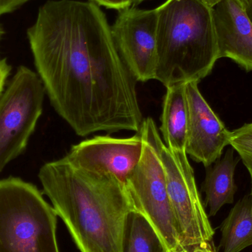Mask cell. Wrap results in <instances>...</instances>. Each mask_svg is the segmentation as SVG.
Here are the masks:
<instances>
[{
    "instance_id": "11",
    "label": "cell",
    "mask_w": 252,
    "mask_h": 252,
    "mask_svg": "<svg viewBox=\"0 0 252 252\" xmlns=\"http://www.w3.org/2000/svg\"><path fill=\"white\" fill-rule=\"evenodd\" d=\"M219 58L252 72V23L240 0H223L213 8Z\"/></svg>"
},
{
    "instance_id": "17",
    "label": "cell",
    "mask_w": 252,
    "mask_h": 252,
    "mask_svg": "<svg viewBox=\"0 0 252 252\" xmlns=\"http://www.w3.org/2000/svg\"><path fill=\"white\" fill-rule=\"evenodd\" d=\"M97 5L103 6L106 8L121 10L127 8L133 4L132 0H90Z\"/></svg>"
},
{
    "instance_id": "8",
    "label": "cell",
    "mask_w": 252,
    "mask_h": 252,
    "mask_svg": "<svg viewBox=\"0 0 252 252\" xmlns=\"http://www.w3.org/2000/svg\"><path fill=\"white\" fill-rule=\"evenodd\" d=\"M117 49L135 79L155 80L157 64V9L120 10L111 27Z\"/></svg>"
},
{
    "instance_id": "22",
    "label": "cell",
    "mask_w": 252,
    "mask_h": 252,
    "mask_svg": "<svg viewBox=\"0 0 252 252\" xmlns=\"http://www.w3.org/2000/svg\"><path fill=\"white\" fill-rule=\"evenodd\" d=\"M200 1L205 4L206 5L208 6V7L213 8L216 4H219L223 0H200Z\"/></svg>"
},
{
    "instance_id": "2",
    "label": "cell",
    "mask_w": 252,
    "mask_h": 252,
    "mask_svg": "<svg viewBox=\"0 0 252 252\" xmlns=\"http://www.w3.org/2000/svg\"><path fill=\"white\" fill-rule=\"evenodd\" d=\"M38 179L80 252H121L133 207L116 178L83 170L63 157L45 163Z\"/></svg>"
},
{
    "instance_id": "21",
    "label": "cell",
    "mask_w": 252,
    "mask_h": 252,
    "mask_svg": "<svg viewBox=\"0 0 252 252\" xmlns=\"http://www.w3.org/2000/svg\"><path fill=\"white\" fill-rule=\"evenodd\" d=\"M244 10L252 23V0H246L244 3Z\"/></svg>"
},
{
    "instance_id": "1",
    "label": "cell",
    "mask_w": 252,
    "mask_h": 252,
    "mask_svg": "<svg viewBox=\"0 0 252 252\" xmlns=\"http://www.w3.org/2000/svg\"><path fill=\"white\" fill-rule=\"evenodd\" d=\"M50 103L77 135L140 130L136 83L93 1L49 0L27 31Z\"/></svg>"
},
{
    "instance_id": "7",
    "label": "cell",
    "mask_w": 252,
    "mask_h": 252,
    "mask_svg": "<svg viewBox=\"0 0 252 252\" xmlns=\"http://www.w3.org/2000/svg\"><path fill=\"white\" fill-rule=\"evenodd\" d=\"M160 156L181 248L210 244L215 230L209 220L186 151H173L162 139Z\"/></svg>"
},
{
    "instance_id": "26",
    "label": "cell",
    "mask_w": 252,
    "mask_h": 252,
    "mask_svg": "<svg viewBox=\"0 0 252 252\" xmlns=\"http://www.w3.org/2000/svg\"><path fill=\"white\" fill-rule=\"evenodd\" d=\"M249 127L252 129V124H248Z\"/></svg>"
},
{
    "instance_id": "27",
    "label": "cell",
    "mask_w": 252,
    "mask_h": 252,
    "mask_svg": "<svg viewBox=\"0 0 252 252\" xmlns=\"http://www.w3.org/2000/svg\"><path fill=\"white\" fill-rule=\"evenodd\" d=\"M240 1H241V2L244 3V1H246V0H240Z\"/></svg>"
},
{
    "instance_id": "4",
    "label": "cell",
    "mask_w": 252,
    "mask_h": 252,
    "mask_svg": "<svg viewBox=\"0 0 252 252\" xmlns=\"http://www.w3.org/2000/svg\"><path fill=\"white\" fill-rule=\"evenodd\" d=\"M57 217L35 185L0 180V252H59Z\"/></svg>"
},
{
    "instance_id": "24",
    "label": "cell",
    "mask_w": 252,
    "mask_h": 252,
    "mask_svg": "<svg viewBox=\"0 0 252 252\" xmlns=\"http://www.w3.org/2000/svg\"><path fill=\"white\" fill-rule=\"evenodd\" d=\"M145 1H147V0H132V2H133V4H137Z\"/></svg>"
},
{
    "instance_id": "25",
    "label": "cell",
    "mask_w": 252,
    "mask_h": 252,
    "mask_svg": "<svg viewBox=\"0 0 252 252\" xmlns=\"http://www.w3.org/2000/svg\"><path fill=\"white\" fill-rule=\"evenodd\" d=\"M167 252H179V249H177V250H173V251H168Z\"/></svg>"
},
{
    "instance_id": "16",
    "label": "cell",
    "mask_w": 252,
    "mask_h": 252,
    "mask_svg": "<svg viewBox=\"0 0 252 252\" xmlns=\"http://www.w3.org/2000/svg\"><path fill=\"white\" fill-rule=\"evenodd\" d=\"M229 145L238 153L252 179V129L248 124L230 131Z\"/></svg>"
},
{
    "instance_id": "20",
    "label": "cell",
    "mask_w": 252,
    "mask_h": 252,
    "mask_svg": "<svg viewBox=\"0 0 252 252\" xmlns=\"http://www.w3.org/2000/svg\"><path fill=\"white\" fill-rule=\"evenodd\" d=\"M179 252H215L212 250L210 244H204V245L197 246L192 248L184 249L179 248Z\"/></svg>"
},
{
    "instance_id": "23",
    "label": "cell",
    "mask_w": 252,
    "mask_h": 252,
    "mask_svg": "<svg viewBox=\"0 0 252 252\" xmlns=\"http://www.w3.org/2000/svg\"><path fill=\"white\" fill-rule=\"evenodd\" d=\"M4 29H3L2 26H1V24H0V42H1V39H2L3 35H4Z\"/></svg>"
},
{
    "instance_id": "5",
    "label": "cell",
    "mask_w": 252,
    "mask_h": 252,
    "mask_svg": "<svg viewBox=\"0 0 252 252\" xmlns=\"http://www.w3.org/2000/svg\"><path fill=\"white\" fill-rule=\"evenodd\" d=\"M139 133L143 141L142 157L126 180L124 188L133 210L142 213L152 223L168 251L179 246L165 173L160 156L161 136L152 118H145Z\"/></svg>"
},
{
    "instance_id": "3",
    "label": "cell",
    "mask_w": 252,
    "mask_h": 252,
    "mask_svg": "<svg viewBox=\"0 0 252 252\" xmlns=\"http://www.w3.org/2000/svg\"><path fill=\"white\" fill-rule=\"evenodd\" d=\"M156 9L155 80L165 87L199 83L220 59L213 8L200 0H167Z\"/></svg>"
},
{
    "instance_id": "10",
    "label": "cell",
    "mask_w": 252,
    "mask_h": 252,
    "mask_svg": "<svg viewBox=\"0 0 252 252\" xmlns=\"http://www.w3.org/2000/svg\"><path fill=\"white\" fill-rule=\"evenodd\" d=\"M198 82L185 83L188 129L185 151L194 161L208 167L229 145L230 131L204 99Z\"/></svg>"
},
{
    "instance_id": "9",
    "label": "cell",
    "mask_w": 252,
    "mask_h": 252,
    "mask_svg": "<svg viewBox=\"0 0 252 252\" xmlns=\"http://www.w3.org/2000/svg\"><path fill=\"white\" fill-rule=\"evenodd\" d=\"M143 151L139 132L127 138L95 136L72 145L65 158L75 167L100 174L111 175L125 185L137 165Z\"/></svg>"
},
{
    "instance_id": "15",
    "label": "cell",
    "mask_w": 252,
    "mask_h": 252,
    "mask_svg": "<svg viewBox=\"0 0 252 252\" xmlns=\"http://www.w3.org/2000/svg\"><path fill=\"white\" fill-rule=\"evenodd\" d=\"M152 223L142 213L131 210L124 223L121 252H167Z\"/></svg>"
},
{
    "instance_id": "18",
    "label": "cell",
    "mask_w": 252,
    "mask_h": 252,
    "mask_svg": "<svg viewBox=\"0 0 252 252\" xmlns=\"http://www.w3.org/2000/svg\"><path fill=\"white\" fill-rule=\"evenodd\" d=\"M31 0H0V16L13 13Z\"/></svg>"
},
{
    "instance_id": "12",
    "label": "cell",
    "mask_w": 252,
    "mask_h": 252,
    "mask_svg": "<svg viewBox=\"0 0 252 252\" xmlns=\"http://www.w3.org/2000/svg\"><path fill=\"white\" fill-rule=\"evenodd\" d=\"M160 131L163 142L173 151H185L188 129V106L185 83L166 87Z\"/></svg>"
},
{
    "instance_id": "6",
    "label": "cell",
    "mask_w": 252,
    "mask_h": 252,
    "mask_svg": "<svg viewBox=\"0 0 252 252\" xmlns=\"http://www.w3.org/2000/svg\"><path fill=\"white\" fill-rule=\"evenodd\" d=\"M45 93L38 74L18 68L0 97V173L26 149L42 115Z\"/></svg>"
},
{
    "instance_id": "19",
    "label": "cell",
    "mask_w": 252,
    "mask_h": 252,
    "mask_svg": "<svg viewBox=\"0 0 252 252\" xmlns=\"http://www.w3.org/2000/svg\"><path fill=\"white\" fill-rule=\"evenodd\" d=\"M11 69V66L7 63V59L0 57V97L4 92L6 81L10 75Z\"/></svg>"
},
{
    "instance_id": "14",
    "label": "cell",
    "mask_w": 252,
    "mask_h": 252,
    "mask_svg": "<svg viewBox=\"0 0 252 252\" xmlns=\"http://www.w3.org/2000/svg\"><path fill=\"white\" fill-rule=\"evenodd\" d=\"M223 252H240L252 246V196L246 195L230 210L220 227Z\"/></svg>"
},
{
    "instance_id": "13",
    "label": "cell",
    "mask_w": 252,
    "mask_h": 252,
    "mask_svg": "<svg viewBox=\"0 0 252 252\" xmlns=\"http://www.w3.org/2000/svg\"><path fill=\"white\" fill-rule=\"evenodd\" d=\"M235 150H228L224 157L207 167V174L202 185L206 194V203L210 208L209 216H215L222 207L232 204L236 193L235 173L238 158L234 157Z\"/></svg>"
}]
</instances>
